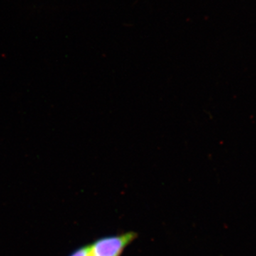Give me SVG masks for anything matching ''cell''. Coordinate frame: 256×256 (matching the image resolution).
Masks as SVG:
<instances>
[{
	"instance_id": "cell-1",
	"label": "cell",
	"mask_w": 256,
	"mask_h": 256,
	"mask_svg": "<svg viewBox=\"0 0 256 256\" xmlns=\"http://www.w3.org/2000/svg\"><path fill=\"white\" fill-rule=\"evenodd\" d=\"M136 237L137 234L129 232L99 239L90 246V256H120Z\"/></svg>"
},
{
	"instance_id": "cell-2",
	"label": "cell",
	"mask_w": 256,
	"mask_h": 256,
	"mask_svg": "<svg viewBox=\"0 0 256 256\" xmlns=\"http://www.w3.org/2000/svg\"><path fill=\"white\" fill-rule=\"evenodd\" d=\"M70 256H90V246L78 249Z\"/></svg>"
}]
</instances>
